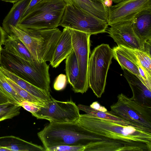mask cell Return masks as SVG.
Masks as SVG:
<instances>
[{
  "label": "cell",
  "mask_w": 151,
  "mask_h": 151,
  "mask_svg": "<svg viewBox=\"0 0 151 151\" xmlns=\"http://www.w3.org/2000/svg\"><path fill=\"white\" fill-rule=\"evenodd\" d=\"M76 122L96 134L122 144L129 151H151V132L86 114H80Z\"/></svg>",
  "instance_id": "obj_1"
},
{
  "label": "cell",
  "mask_w": 151,
  "mask_h": 151,
  "mask_svg": "<svg viewBox=\"0 0 151 151\" xmlns=\"http://www.w3.org/2000/svg\"><path fill=\"white\" fill-rule=\"evenodd\" d=\"M37 135L45 149L60 145L85 147L96 140L94 134L76 122H50Z\"/></svg>",
  "instance_id": "obj_2"
},
{
  "label": "cell",
  "mask_w": 151,
  "mask_h": 151,
  "mask_svg": "<svg viewBox=\"0 0 151 151\" xmlns=\"http://www.w3.org/2000/svg\"><path fill=\"white\" fill-rule=\"evenodd\" d=\"M0 66L39 88L50 90L49 65L46 62L31 63L2 48Z\"/></svg>",
  "instance_id": "obj_3"
},
{
  "label": "cell",
  "mask_w": 151,
  "mask_h": 151,
  "mask_svg": "<svg viewBox=\"0 0 151 151\" xmlns=\"http://www.w3.org/2000/svg\"><path fill=\"white\" fill-rule=\"evenodd\" d=\"M10 26L12 33L21 40L37 61H51L62 34L59 29L22 30Z\"/></svg>",
  "instance_id": "obj_4"
},
{
  "label": "cell",
  "mask_w": 151,
  "mask_h": 151,
  "mask_svg": "<svg viewBox=\"0 0 151 151\" xmlns=\"http://www.w3.org/2000/svg\"><path fill=\"white\" fill-rule=\"evenodd\" d=\"M66 5L65 0H42L22 18L17 27L22 30L56 28L59 26Z\"/></svg>",
  "instance_id": "obj_5"
},
{
  "label": "cell",
  "mask_w": 151,
  "mask_h": 151,
  "mask_svg": "<svg viewBox=\"0 0 151 151\" xmlns=\"http://www.w3.org/2000/svg\"><path fill=\"white\" fill-rule=\"evenodd\" d=\"M113 58L112 49L108 44H104L95 47L89 58V86L98 98L101 97L104 92L107 74Z\"/></svg>",
  "instance_id": "obj_6"
},
{
  "label": "cell",
  "mask_w": 151,
  "mask_h": 151,
  "mask_svg": "<svg viewBox=\"0 0 151 151\" xmlns=\"http://www.w3.org/2000/svg\"><path fill=\"white\" fill-rule=\"evenodd\" d=\"M108 24L101 19L83 11L72 4L67 3L59 26L90 34L106 32Z\"/></svg>",
  "instance_id": "obj_7"
},
{
  "label": "cell",
  "mask_w": 151,
  "mask_h": 151,
  "mask_svg": "<svg viewBox=\"0 0 151 151\" xmlns=\"http://www.w3.org/2000/svg\"><path fill=\"white\" fill-rule=\"evenodd\" d=\"M110 106L109 112L127 121L151 129V109L144 108L122 93Z\"/></svg>",
  "instance_id": "obj_8"
},
{
  "label": "cell",
  "mask_w": 151,
  "mask_h": 151,
  "mask_svg": "<svg viewBox=\"0 0 151 151\" xmlns=\"http://www.w3.org/2000/svg\"><path fill=\"white\" fill-rule=\"evenodd\" d=\"M80 109L72 101H60L52 96L40 110L32 115L37 119H45L50 122H76L79 118Z\"/></svg>",
  "instance_id": "obj_9"
},
{
  "label": "cell",
  "mask_w": 151,
  "mask_h": 151,
  "mask_svg": "<svg viewBox=\"0 0 151 151\" xmlns=\"http://www.w3.org/2000/svg\"><path fill=\"white\" fill-rule=\"evenodd\" d=\"M73 51L75 54L79 70L76 93H83L89 87L88 68L90 53V34L69 29Z\"/></svg>",
  "instance_id": "obj_10"
},
{
  "label": "cell",
  "mask_w": 151,
  "mask_h": 151,
  "mask_svg": "<svg viewBox=\"0 0 151 151\" xmlns=\"http://www.w3.org/2000/svg\"><path fill=\"white\" fill-rule=\"evenodd\" d=\"M149 9H151V0H123L108 7V25L132 21L139 12Z\"/></svg>",
  "instance_id": "obj_11"
},
{
  "label": "cell",
  "mask_w": 151,
  "mask_h": 151,
  "mask_svg": "<svg viewBox=\"0 0 151 151\" xmlns=\"http://www.w3.org/2000/svg\"><path fill=\"white\" fill-rule=\"evenodd\" d=\"M112 49L113 57L122 70H126L136 75L147 86H151V74L143 67L131 49L119 45Z\"/></svg>",
  "instance_id": "obj_12"
},
{
  "label": "cell",
  "mask_w": 151,
  "mask_h": 151,
  "mask_svg": "<svg viewBox=\"0 0 151 151\" xmlns=\"http://www.w3.org/2000/svg\"><path fill=\"white\" fill-rule=\"evenodd\" d=\"M109 26L110 27L107 32L117 46L122 45L145 51L140 41L134 31L132 21L119 22Z\"/></svg>",
  "instance_id": "obj_13"
},
{
  "label": "cell",
  "mask_w": 151,
  "mask_h": 151,
  "mask_svg": "<svg viewBox=\"0 0 151 151\" xmlns=\"http://www.w3.org/2000/svg\"><path fill=\"white\" fill-rule=\"evenodd\" d=\"M132 21L134 31L140 41L145 51L150 53L151 9L139 12Z\"/></svg>",
  "instance_id": "obj_14"
},
{
  "label": "cell",
  "mask_w": 151,
  "mask_h": 151,
  "mask_svg": "<svg viewBox=\"0 0 151 151\" xmlns=\"http://www.w3.org/2000/svg\"><path fill=\"white\" fill-rule=\"evenodd\" d=\"M123 70L132 91L131 99L144 108L151 109V90L136 75L126 70Z\"/></svg>",
  "instance_id": "obj_15"
},
{
  "label": "cell",
  "mask_w": 151,
  "mask_h": 151,
  "mask_svg": "<svg viewBox=\"0 0 151 151\" xmlns=\"http://www.w3.org/2000/svg\"><path fill=\"white\" fill-rule=\"evenodd\" d=\"M73 50L69 29L64 28L55 50L50 64L56 68Z\"/></svg>",
  "instance_id": "obj_16"
},
{
  "label": "cell",
  "mask_w": 151,
  "mask_h": 151,
  "mask_svg": "<svg viewBox=\"0 0 151 151\" xmlns=\"http://www.w3.org/2000/svg\"><path fill=\"white\" fill-rule=\"evenodd\" d=\"M67 3L72 4L77 7L101 19L108 18V7L101 2L90 0H65Z\"/></svg>",
  "instance_id": "obj_17"
},
{
  "label": "cell",
  "mask_w": 151,
  "mask_h": 151,
  "mask_svg": "<svg viewBox=\"0 0 151 151\" xmlns=\"http://www.w3.org/2000/svg\"><path fill=\"white\" fill-rule=\"evenodd\" d=\"M0 147L10 151H46L44 147L13 136L0 137Z\"/></svg>",
  "instance_id": "obj_18"
},
{
  "label": "cell",
  "mask_w": 151,
  "mask_h": 151,
  "mask_svg": "<svg viewBox=\"0 0 151 151\" xmlns=\"http://www.w3.org/2000/svg\"><path fill=\"white\" fill-rule=\"evenodd\" d=\"M31 0H20L14 3L3 20L2 28L7 35L11 34L10 26L17 27L24 12Z\"/></svg>",
  "instance_id": "obj_19"
},
{
  "label": "cell",
  "mask_w": 151,
  "mask_h": 151,
  "mask_svg": "<svg viewBox=\"0 0 151 151\" xmlns=\"http://www.w3.org/2000/svg\"><path fill=\"white\" fill-rule=\"evenodd\" d=\"M4 45L3 48L11 53L31 63L37 61L21 40L13 34L7 35Z\"/></svg>",
  "instance_id": "obj_20"
},
{
  "label": "cell",
  "mask_w": 151,
  "mask_h": 151,
  "mask_svg": "<svg viewBox=\"0 0 151 151\" xmlns=\"http://www.w3.org/2000/svg\"><path fill=\"white\" fill-rule=\"evenodd\" d=\"M78 107L80 110L85 112L91 116L102 119L120 124L130 126L151 132V129L140 126L133 123L127 121L110 113L108 111L102 112L93 109L90 106L79 104Z\"/></svg>",
  "instance_id": "obj_21"
},
{
  "label": "cell",
  "mask_w": 151,
  "mask_h": 151,
  "mask_svg": "<svg viewBox=\"0 0 151 151\" xmlns=\"http://www.w3.org/2000/svg\"><path fill=\"white\" fill-rule=\"evenodd\" d=\"M0 70L6 76L32 95L44 101L50 100L51 96L50 91L36 87L1 66Z\"/></svg>",
  "instance_id": "obj_22"
},
{
  "label": "cell",
  "mask_w": 151,
  "mask_h": 151,
  "mask_svg": "<svg viewBox=\"0 0 151 151\" xmlns=\"http://www.w3.org/2000/svg\"><path fill=\"white\" fill-rule=\"evenodd\" d=\"M65 71L67 80L76 93L79 75V70L77 58L73 50L66 58Z\"/></svg>",
  "instance_id": "obj_23"
},
{
  "label": "cell",
  "mask_w": 151,
  "mask_h": 151,
  "mask_svg": "<svg viewBox=\"0 0 151 151\" xmlns=\"http://www.w3.org/2000/svg\"><path fill=\"white\" fill-rule=\"evenodd\" d=\"M0 88L10 101L20 105L24 100L12 88L6 80L4 74L0 70Z\"/></svg>",
  "instance_id": "obj_24"
},
{
  "label": "cell",
  "mask_w": 151,
  "mask_h": 151,
  "mask_svg": "<svg viewBox=\"0 0 151 151\" xmlns=\"http://www.w3.org/2000/svg\"><path fill=\"white\" fill-rule=\"evenodd\" d=\"M21 106L10 102L0 104V122L19 115Z\"/></svg>",
  "instance_id": "obj_25"
},
{
  "label": "cell",
  "mask_w": 151,
  "mask_h": 151,
  "mask_svg": "<svg viewBox=\"0 0 151 151\" xmlns=\"http://www.w3.org/2000/svg\"><path fill=\"white\" fill-rule=\"evenodd\" d=\"M4 76L6 81L9 83L13 89L24 100L29 101L43 105L46 102L42 101L32 95L21 87L17 83L6 76L4 75Z\"/></svg>",
  "instance_id": "obj_26"
},
{
  "label": "cell",
  "mask_w": 151,
  "mask_h": 151,
  "mask_svg": "<svg viewBox=\"0 0 151 151\" xmlns=\"http://www.w3.org/2000/svg\"><path fill=\"white\" fill-rule=\"evenodd\" d=\"M131 49L138 58L143 67L151 74V54L138 49Z\"/></svg>",
  "instance_id": "obj_27"
},
{
  "label": "cell",
  "mask_w": 151,
  "mask_h": 151,
  "mask_svg": "<svg viewBox=\"0 0 151 151\" xmlns=\"http://www.w3.org/2000/svg\"><path fill=\"white\" fill-rule=\"evenodd\" d=\"M85 147L83 146L60 145L50 147L46 149V151H84Z\"/></svg>",
  "instance_id": "obj_28"
},
{
  "label": "cell",
  "mask_w": 151,
  "mask_h": 151,
  "mask_svg": "<svg viewBox=\"0 0 151 151\" xmlns=\"http://www.w3.org/2000/svg\"><path fill=\"white\" fill-rule=\"evenodd\" d=\"M20 105L21 107L32 114L39 111L40 106H43L44 105L24 100L22 101Z\"/></svg>",
  "instance_id": "obj_29"
},
{
  "label": "cell",
  "mask_w": 151,
  "mask_h": 151,
  "mask_svg": "<svg viewBox=\"0 0 151 151\" xmlns=\"http://www.w3.org/2000/svg\"><path fill=\"white\" fill-rule=\"evenodd\" d=\"M67 79L65 75L60 74L56 78L53 87L56 91H60L65 87Z\"/></svg>",
  "instance_id": "obj_30"
},
{
  "label": "cell",
  "mask_w": 151,
  "mask_h": 151,
  "mask_svg": "<svg viewBox=\"0 0 151 151\" xmlns=\"http://www.w3.org/2000/svg\"><path fill=\"white\" fill-rule=\"evenodd\" d=\"M91 108L96 110L102 112L107 111V109L104 106L101 105L97 101L93 102L90 106Z\"/></svg>",
  "instance_id": "obj_31"
},
{
  "label": "cell",
  "mask_w": 151,
  "mask_h": 151,
  "mask_svg": "<svg viewBox=\"0 0 151 151\" xmlns=\"http://www.w3.org/2000/svg\"><path fill=\"white\" fill-rule=\"evenodd\" d=\"M42 0H31L25 9L22 18L27 15L30 9L33 6Z\"/></svg>",
  "instance_id": "obj_32"
},
{
  "label": "cell",
  "mask_w": 151,
  "mask_h": 151,
  "mask_svg": "<svg viewBox=\"0 0 151 151\" xmlns=\"http://www.w3.org/2000/svg\"><path fill=\"white\" fill-rule=\"evenodd\" d=\"M7 35L3 28L0 26V46L4 45Z\"/></svg>",
  "instance_id": "obj_33"
},
{
  "label": "cell",
  "mask_w": 151,
  "mask_h": 151,
  "mask_svg": "<svg viewBox=\"0 0 151 151\" xmlns=\"http://www.w3.org/2000/svg\"><path fill=\"white\" fill-rule=\"evenodd\" d=\"M10 102L9 99L3 93L0 88V104Z\"/></svg>",
  "instance_id": "obj_34"
},
{
  "label": "cell",
  "mask_w": 151,
  "mask_h": 151,
  "mask_svg": "<svg viewBox=\"0 0 151 151\" xmlns=\"http://www.w3.org/2000/svg\"><path fill=\"white\" fill-rule=\"evenodd\" d=\"M6 2H10L13 4L17 2L20 0H0Z\"/></svg>",
  "instance_id": "obj_35"
},
{
  "label": "cell",
  "mask_w": 151,
  "mask_h": 151,
  "mask_svg": "<svg viewBox=\"0 0 151 151\" xmlns=\"http://www.w3.org/2000/svg\"><path fill=\"white\" fill-rule=\"evenodd\" d=\"M90 0L92 1H93L96 2H101L104 3V4L106 1H109V0Z\"/></svg>",
  "instance_id": "obj_36"
},
{
  "label": "cell",
  "mask_w": 151,
  "mask_h": 151,
  "mask_svg": "<svg viewBox=\"0 0 151 151\" xmlns=\"http://www.w3.org/2000/svg\"><path fill=\"white\" fill-rule=\"evenodd\" d=\"M10 151L7 148L2 147H0V151Z\"/></svg>",
  "instance_id": "obj_37"
},
{
  "label": "cell",
  "mask_w": 151,
  "mask_h": 151,
  "mask_svg": "<svg viewBox=\"0 0 151 151\" xmlns=\"http://www.w3.org/2000/svg\"><path fill=\"white\" fill-rule=\"evenodd\" d=\"M112 1H113L114 3H115L116 4L120 2L121 1L123 0H111Z\"/></svg>",
  "instance_id": "obj_38"
},
{
  "label": "cell",
  "mask_w": 151,
  "mask_h": 151,
  "mask_svg": "<svg viewBox=\"0 0 151 151\" xmlns=\"http://www.w3.org/2000/svg\"><path fill=\"white\" fill-rule=\"evenodd\" d=\"M2 49V47L0 46V60H1V49Z\"/></svg>",
  "instance_id": "obj_39"
}]
</instances>
